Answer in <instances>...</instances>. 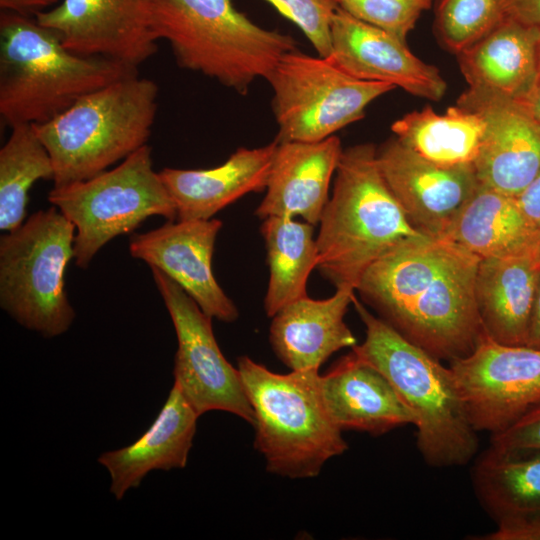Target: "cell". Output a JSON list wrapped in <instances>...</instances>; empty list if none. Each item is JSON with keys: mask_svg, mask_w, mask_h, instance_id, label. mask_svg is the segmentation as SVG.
<instances>
[{"mask_svg": "<svg viewBox=\"0 0 540 540\" xmlns=\"http://www.w3.org/2000/svg\"><path fill=\"white\" fill-rule=\"evenodd\" d=\"M480 259L446 238L408 241L376 260L356 291L409 341L451 362L485 334L475 300Z\"/></svg>", "mask_w": 540, "mask_h": 540, "instance_id": "cell-1", "label": "cell"}, {"mask_svg": "<svg viewBox=\"0 0 540 540\" xmlns=\"http://www.w3.org/2000/svg\"><path fill=\"white\" fill-rule=\"evenodd\" d=\"M317 270L335 288L356 291L365 271L393 248L430 237L417 230L386 183L377 149H343L333 192L319 220Z\"/></svg>", "mask_w": 540, "mask_h": 540, "instance_id": "cell-2", "label": "cell"}, {"mask_svg": "<svg viewBox=\"0 0 540 540\" xmlns=\"http://www.w3.org/2000/svg\"><path fill=\"white\" fill-rule=\"evenodd\" d=\"M138 69L68 50L37 20L0 13V115L11 128L45 123L82 96Z\"/></svg>", "mask_w": 540, "mask_h": 540, "instance_id": "cell-3", "label": "cell"}, {"mask_svg": "<svg viewBox=\"0 0 540 540\" xmlns=\"http://www.w3.org/2000/svg\"><path fill=\"white\" fill-rule=\"evenodd\" d=\"M353 305L365 326V339L352 351L389 380L413 413L423 460L436 468L468 464L479 441L450 366L374 316L356 297Z\"/></svg>", "mask_w": 540, "mask_h": 540, "instance_id": "cell-4", "label": "cell"}, {"mask_svg": "<svg viewBox=\"0 0 540 540\" xmlns=\"http://www.w3.org/2000/svg\"><path fill=\"white\" fill-rule=\"evenodd\" d=\"M158 92L153 80L130 75L33 125L50 155L54 187L90 179L147 144Z\"/></svg>", "mask_w": 540, "mask_h": 540, "instance_id": "cell-5", "label": "cell"}, {"mask_svg": "<svg viewBox=\"0 0 540 540\" xmlns=\"http://www.w3.org/2000/svg\"><path fill=\"white\" fill-rule=\"evenodd\" d=\"M154 27L181 68L243 95L297 49L292 36L255 24L232 0H154Z\"/></svg>", "mask_w": 540, "mask_h": 540, "instance_id": "cell-6", "label": "cell"}, {"mask_svg": "<svg viewBox=\"0 0 540 540\" xmlns=\"http://www.w3.org/2000/svg\"><path fill=\"white\" fill-rule=\"evenodd\" d=\"M237 368L254 411V447L269 473L313 478L348 449L325 408L318 370L274 373L246 355Z\"/></svg>", "mask_w": 540, "mask_h": 540, "instance_id": "cell-7", "label": "cell"}, {"mask_svg": "<svg viewBox=\"0 0 540 540\" xmlns=\"http://www.w3.org/2000/svg\"><path fill=\"white\" fill-rule=\"evenodd\" d=\"M74 238L75 226L53 205L0 238V306L46 338L64 334L75 319L64 283Z\"/></svg>", "mask_w": 540, "mask_h": 540, "instance_id": "cell-8", "label": "cell"}, {"mask_svg": "<svg viewBox=\"0 0 540 540\" xmlns=\"http://www.w3.org/2000/svg\"><path fill=\"white\" fill-rule=\"evenodd\" d=\"M48 201L75 226L74 260L82 269L106 243L134 231L147 218L177 219L175 204L153 169L148 144L110 170L53 187Z\"/></svg>", "mask_w": 540, "mask_h": 540, "instance_id": "cell-9", "label": "cell"}, {"mask_svg": "<svg viewBox=\"0 0 540 540\" xmlns=\"http://www.w3.org/2000/svg\"><path fill=\"white\" fill-rule=\"evenodd\" d=\"M273 89L277 140L316 142L364 117L366 107L395 89L357 79L329 58L285 53L266 79Z\"/></svg>", "mask_w": 540, "mask_h": 540, "instance_id": "cell-10", "label": "cell"}, {"mask_svg": "<svg viewBox=\"0 0 540 540\" xmlns=\"http://www.w3.org/2000/svg\"><path fill=\"white\" fill-rule=\"evenodd\" d=\"M150 268L177 336L174 384L200 416L208 411H225L253 426L254 411L240 371L220 350L212 328L213 318L174 280L159 269Z\"/></svg>", "mask_w": 540, "mask_h": 540, "instance_id": "cell-11", "label": "cell"}, {"mask_svg": "<svg viewBox=\"0 0 540 540\" xmlns=\"http://www.w3.org/2000/svg\"><path fill=\"white\" fill-rule=\"evenodd\" d=\"M450 368L477 432L503 431L540 399L539 348L500 344L484 334Z\"/></svg>", "mask_w": 540, "mask_h": 540, "instance_id": "cell-12", "label": "cell"}, {"mask_svg": "<svg viewBox=\"0 0 540 540\" xmlns=\"http://www.w3.org/2000/svg\"><path fill=\"white\" fill-rule=\"evenodd\" d=\"M35 19L78 55L138 69L158 50L154 0H62Z\"/></svg>", "mask_w": 540, "mask_h": 540, "instance_id": "cell-13", "label": "cell"}, {"mask_svg": "<svg viewBox=\"0 0 540 540\" xmlns=\"http://www.w3.org/2000/svg\"><path fill=\"white\" fill-rule=\"evenodd\" d=\"M456 105L484 123L474 162L479 182L519 196L540 172V120L522 101L481 88L468 87Z\"/></svg>", "mask_w": 540, "mask_h": 540, "instance_id": "cell-14", "label": "cell"}, {"mask_svg": "<svg viewBox=\"0 0 540 540\" xmlns=\"http://www.w3.org/2000/svg\"><path fill=\"white\" fill-rule=\"evenodd\" d=\"M222 221L168 220L145 233L133 234L129 241L132 257L155 267L179 284L202 311L230 323L239 317L234 302L215 279L212 258Z\"/></svg>", "mask_w": 540, "mask_h": 540, "instance_id": "cell-15", "label": "cell"}, {"mask_svg": "<svg viewBox=\"0 0 540 540\" xmlns=\"http://www.w3.org/2000/svg\"><path fill=\"white\" fill-rule=\"evenodd\" d=\"M381 173L412 225L430 237H443L451 221L479 187L474 165L431 162L396 137L377 150Z\"/></svg>", "mask_w": 540, "mask_h": 540, "instance_id": "cell-16", "label": "cell"}, {"mask_svg": "<svg viewBox=\"0 0 540 540\" xmlns=\"http://www.w3.org/2000/svg\"><path fill=\"white\" fill-rule=\"evenodd\" d=\"M331 46L328 58L357 79L387 83L432 101H440L446 92L438 68L415 56L406 42L339 6L332 19Z\"/></svg>", "mask_w": 540, "mask_h": 540, "instance_id": "cell-17", "label": "cell"}, {"mask_svg": "<svg viewBox=\"0 0 540 540\" xmlns=\"http://www.w3.org/2000/svg\"><path fill=\"white\" fill-rule=\"evenodd\" d=\"M343 148L332 135L316 142L278 141L266 193L255 211L270 216L319 223Z\"/></svg>", "mask_w": 540, "mask_h": 540, "instance_id": "cell-18", "label": "cell"}, {"mask_svg": "<svg viewBox=\"0 0 540 540\" xmlns=\"http://www.w3.org/2000/svg\"><path fill=\"white\" fill-rule=\"evenodd\" d=\"M320 390L330 418L342 431L378 436L415 424L389 380L353 351L320 375Z\"/></svg>", "mask_w": 540, "mask_h": 540, "instance_id": "cell-19", "label": "cell"}, {"mask_svg": "<svg viewBox=\"0 0 540 540\" xmlns=\"http://www.w3.org/2000/svg\"><path fill=\"white\" fill-rule=\"evenodd\" d=\"M278 140L238 148L221 165L209 169L164 168L159 175L170 194L177 220H207L251 192L266 189Z\"/></svg>", "mask_w": 540, "mask_h": 540, "instance_id": "cell-20", "label": "cell"}, {"mask_svg": "<svg viewBox=\"0 0 540 540\" xmlns=\"http://www.w3.org/2000/svg\"><path fill=\"white\" fill-rule=\"evenodd\" d=\"M355 290L337 288L327 299L308 295L272 317L269 341L275 355L291 371L319 370L335 352L353 348L357 340L344 321Z\"/></svg>", "mask_w": 540, "mask_h": 540, "instance_id": "cell-21", "label": "cell"}, {"mask_svg": "<svg viewBox=\"0 0 540 540\" xmlns=\"http://www.w3.org/2000/svg\"><path fill=\"white\" fill-rule=\"evenodd\" d=\"M199 414L173 384L150 428L129 446L102 453L98 462L110 475V492L121 500L152 470L184 468L197 429Z\"/></svg>", "mask_w": 540, "mask_h": 540, "instance_id": "cell-22", "label": "cell"}, {"mask_svg": "<svg viewBox=\"0 0 540 540\" xmlns=\"http://www.w3.org/2000/svg\"><path fill=\"white\" fill-rule=\"evenodd\" d=\"M539 54L540 29L505 17L457 58L468 87L523 100L540 82Z\"/></svg>", "mask_w": 540, "mask_h": 540, "instance_id": "cell-23", "label": "cell"}, {"mask_svg": "<svg viewBox=\"0 0 540 540\" xmlns=\"http://www.w3.org/2000/svg\"><path fill=\"white\" fill-rule=\"evenodd\" d=\"M539 270L533 254L480 259L475 300L489 338L526 345Z\"/></svg>", "mask_w": 540, "mask_h": 540, "instance_id": "cell-24", "label": "cell"}, {"mask_svg": "<svg viewBox=\"0 0 540 540\" xmlns=\"http://www.w3.org/2000/svg\"><path fill=\"white\" fill-rule=\"evenodd\" d=\"M539 236L517 197L480 183L441 238L483 259L534 254Z\"/></svg>", "mask_w": 540, "mask_h": 540, "instance_id": "cell-25", "label": "cell"}, {"mask_svg": "<svg viewBox=\"0 0 540 540\" xmlns=\"http://www.w3.org/2000/svg\"><path fill=\"white\" fill-rule=\"evenodd\" d=\"M475 495L497 526L540 519V450L489 446L471 470Z\"/></svg>", "mask_w": 540, "mask_h": 540, "instance_id": "cell-26", "label": "cell"}, {"mask_svg": "<svg viewBox=\"0 0 540 540\" xmlns=\"http://www.w3.org/2000/svg\"><path fill=\"white\" fill-rule=\"evenodd\" d=\"M265 241L269 280L264 309L273 317L307 296L309 275L318 264L314 225L297 218L270 216L260 227Z\"/></svg>", "mask_w": 540, "mask_h": 540, "instance_id": "cell-27", "label": "cell"}, {"mask_svg": "<svg viewBox=\"0 0 540 540\" xmlns=\"http://www.w3.org/2000/svg\"><path fill=\"white\" fill-rule=\"evenodd\" d=\"M395 137L421 157L443 166L474 165L484 123L475 112L458 105L438 114L431 107L412 111L396 120Z\"/></svg>", "mask_w": 540, "mask_h": 540, "instance_id": "cell-28", "label": "cell"}, {"mask_svg": "<svg viewBox=\"0 0 540 540\" xmlns=\"http://www.w3.org/2000/svg\"><path fill=\"white\" fill-rule=\"evenodd\" d=\"M0 149V229L8 232L25 219L29 191L40 180H53L50 155L33 125L21 124Z\"/></svg>", "mask_w": 540, "mask_h": 540, "instance_id": "cell-29", "label": "cell"}, {"mask_svg": "<svg viewBox=\"0 0 540 540\" xmlns=\"http://www.w3.org/2000/svg\"><path fill=\"white\" fill-rule=\"evenodd\" d=\"M435 31L456 55L490 32L504 18L502 0H434Z\"/></svg>", "mask_w": 540, "mask_h": 540, "instance_id": "cell-30", "label": "cell"}, {"mask_svg": "<svg viewBox=\"0 0 540 540\" xmlns=\"http://www.w3.org/2000/svg\"><path fill=\"white\" fill-rule=\"evenodd\" d=\"M336 2L340 8L355 18L406 42L420 15L431 7L433 0H336Z\"/></svg>", "mask_w": 540, "mask_h": 540, "instance_id": "cell-31", "label": "cell"}, {"mask_svg": "<svg viewBox=\"0 0 540 540\" xmlns=\"http://www.w3.org/2000/svg\"><path fill=\"white\" fill-rule=\"evenodd\" d=\"M294 23L320 57L331 55V24L338 8L335 0H265Z\"/></svg>", "mask_w": 540, "mask_h": 540, "instance_id": "cell-32", "label": "cell"}, {"mask_svg": "<svg viewBox=\"0 0 540 540\" xmlns=\"http://www.w3.org/2000/svg\"><path fill=\"white\" fill-rule=\"evenodd\" d=\"M490 446L505 452L540 450V399L509 427L491 435Z\"/></svg>", "mask_w": 540, "mask_h": 540, "instance_id": "cell-33", "label": "cell"}, {"mask_svg": "<svg viewBox=\"0 0 540 540\" xmlns=\"http://www.w3.org/2000/svg\"><path fill=\"white\" fill-rule=\"evenodd\" d=\"M485 540H540V519L497 526V530L480 537Z\"/></svg>", "mask_w": 540, "mask_h": 540, "instance_id": "cell-34", "label": "cell"}, {"mask_svg": "<svg viewBox=\"0 0 540 540\" xmlns=\"http://www.w3.org/2000/svg\"><path fill=\"white\" fill-rule=\"evenodd\" d=\"M505 17L540 29V0H502Z\"/></svg>", "mask_w": 540, "mask_h": 540, "instance_id": "cell-35", "label": "cell"}, {"mask_svg": "<svg viewBox=\"0 0 540 540\" xmlns=\"http://www.w3.org/2000/svg\"><path fill=\"white\" fill-rule=\"evenodd\" d=\"M517 200L526 216L540 229V172Z\"/></svg>", "mask_w": 540, "mask_h": 540, "instance_id": "cell-36", "label": "cell"}, {"mask_svg": "<svg viewBox=\"0 0 540 540\" xmlns=\"http://www.w3.org/2000/svg\"><path fill=\"white\" fill-rule=\"evenodd\" d=\"M59 0H0L1 11H9L23 16H36L46 8L56 6Z\"/></svg>", "mask_w": 540, "mask_h": 540, "instance_id": "cell-37", "label": "cell"}, {"mask_svg": "<svg viewBox=\"0 0 540 540\" xmlns=\"http://www.w3.org/2000/svg\"><path fill=\"white\" fill-rule=\"evenodd\" d=\"M526 346L540 349V270L528 327Z\"/></svg>", "mask_w": 540, "mask_h": 540, "instance_id": "cell-38", "label": "cell"}, {"mask_svg": "<svg viewBox=\"0 0 540 540\" xmlns=\"http://www.w3.org/2000/svg\"><path fill=\"white\" fill-rule=\"evenodd\" d=\"M520 101L540 120V82L526 98Z\"/></svg>", "mask_w": 540, "mask_h": 540, "instance_id": "cell-39", "label": "cell"}, {"mask_svg": "<svg viewBox=\"0 0 540 540\" xmlns=\"http://www.w3.org/2000/svg\"><path fill=\"white\" fill-rule=\"evenodd\" d=\"M533 255H534V258L536 259V261L538 262V264L540 265V236H539V239L537 241V244H536Z\"/></svg>", "mask_w": 540, "mask_h": 540, "instance_id": "cell-40", "label": "cell"}, {"mask_svg": "<svg viewBox=\"0 0 540 540\" xmlns=\"http://www.w3.org/2000/svg\"><path fill=\"white\" fill-rule=\"evenodd\" d=\"M539 73H540V54H539Z\"/></svg>", "mask_w": 540, "mask_h": 540, "instance_id": "cell-41", "label": "cell"}, {"mask_svg": "<svg viewBox=\"0 0 540 540\" xmlns=\"http://www.w3.org/2000/svg\"><path fill=\"white\" fill-rule=\"evenodd\" d=\"M336 1V0H335Z\"/></svg>", "mask_w": 540, "mask_h": 540, "instance_id": "cell-42", "label": "cell"}]
</instances>
